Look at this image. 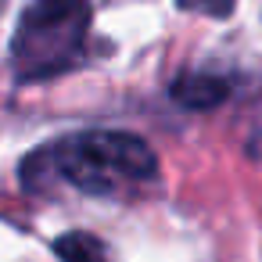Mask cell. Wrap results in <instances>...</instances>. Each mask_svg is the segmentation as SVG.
Listing matches in <instances>:
<instances>
[{"label":"cell","mask_w":262,"mask_h":262,"mask_svg":"<svg viewBox=\"0 0 262 262\" xmlns=\"http://www.w3.org/2000/svg\"><path fill=\"white\" fill-rule=\"evenodd\" d=\"M251 155H255V158H262V137H255V144H251Z\"/></svg>","instance_id":"6"},{"label":"cell","mask_w":262,"mask_h":262,"mask_svg":"<svg viewBox=\"0 0 262 262\" xmlns=\"http://www.w3.org/2000/svg\"><path fill=\"white\" fill-rule=\"evenodd\" d=\"M230 97V86L219 76H180L172 83V101L190 112H212Z\"/></svg>","instance_id":"3"},{"label":"cell","mask_w":262,"mask_h":262,"mask_svg":"<svg viewBox=\"0 0 262 262\" xmlns=\"http://www.w3.org/2000/svg\"><path fill=\"white\" fill-rule=\"evenodd\" d=\"M187 8H198V11H208V15H230L233 11V0H180Z\"/></svg>","instance_id":"5"},{"label":"cell","mask_w":262,"mask_h":262,"mask_svg":"<svg viewBox=\"0 0 262 262\" xmlns=\"http://www.w3.org/2000/svg\"><path fill=\"white\" fill-rule=\"evenodd\" d=\"M58 255H61L65 262H108V258H104V248H101L94 237H86V233H69V237H61V241H58Z\"/></svg>","instance_id":"4"},{"label":"cell","mask_w":262,"mask_h":262,"mask_svg":"<svg viewBox=\"0 0 262 262\" xmlns=\"http://www.w3.org/2000/svg\"><path fill=\"white\" fill-rule=\"evenodd\" d=\"M155 176H158L155 151L140 137L112 129L65 137L54 147L33 151L22 162V183L33 190H43L54 180H61L86 194H112L126 183H144Z\"/></svg>","instance_id":"1"},{"label":"cell","mask_w":262,"mask_h":262,"mask_svg":"<svg viewBox=\"0 0 262 262\" xmlns=\"http://www.w3.org/2000/svg\"><path fill=\"white\" fill-rule=\"evenodd\" d=\"M86 22V0H33L22 11L11 40L18 79H47L54 72H65L83 47Z\"/></svg>","instance_id":"2"}]
</instances>
